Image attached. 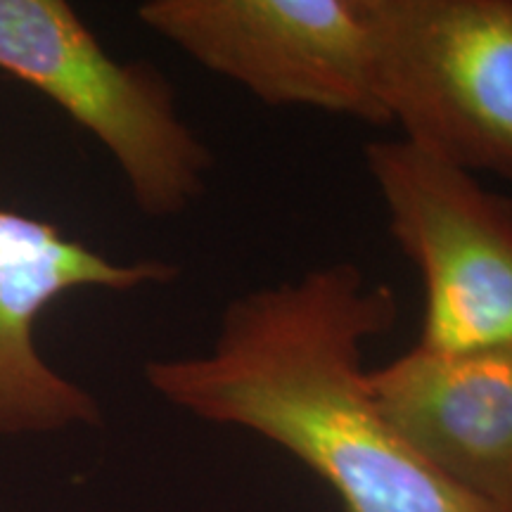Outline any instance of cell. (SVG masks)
Wrapping results in <instances>:
<instances>
[{
    "instance_id": "obj_1",
    "label": "cell",
    "mask_w": 512,
    "mask_h": 512,
    "mask_svg": "<svg viewBox=\"0 0 512 512\" xmlns=\"http://www.w3.org/2000/svg\"><path fill=\"white\" fill-rule=\"evenodd\" d=\"M399 318L389 285L351 261L238 294L207 354L145 363L166 403L259 434L309 467L344 512H486L403 441L363 368V347Z\"/></svg>"
},
{
    "instance_id": "obj_2",
    "label": "cell",
    "mask_w": 512,
    "mask_h": 512,
    "mask_svg": "<svg viewBox=\"0 0 512 512\" xmlns=\"http://www.w3.org/2000/svg\"><path fill=\"white\" fill-rule=\"evenodd\" d=\"M0 69L86 128L110 152L133 204L176 219L207 192L214 155L147 62H119L64 0H0Z\"/></svg>"
},
{
    "instance_id": "obj_3",
    "label": "cell",
    "mask_w": 512,
    "mask_h": 512,
    "mask_svg": "<svg viewBox=\"0 0 512 512\" xmlns=\"http://www.w3.org/2000/svg\"><path fill=\"white\" fill-rule=\"evenodd\" d=\"M377 91L406 143L512 183V0H363Z\"/></svg>"
},
{
    "instance_id": "obj_4",
    "label": "cell",
    "mask_w": 512,
    "mask_h": 512,
    "mask_svg": "<svg viewBox=\"0 0 512 512\" xmlns=\"http://www.w3.org/2000/svg\"><path fill=\"white\" fill-rule=\"evenodd\" d=\"M363 162L389 233L425 290L418 347L512 344V197L403 138L373 140Z\"/></svg>"
},
{
    "instance_id": "obj_5",
    "label": "cell",
    "mask_w": 512,
    "mask_h": 512,
    "mask_svg": "<svg viewBox=\"0 0 512 512\" xmlns=\"http://www.w3.org/2000/svg\"><path fill=\"white\" fill-rule=\"evenodd\" d=\"M138 19L268 107L389 126L363 0H147Z\"/></svg>"
},
{
    "instance_id": "obj_6",
    "label": "cell",
    "mask_w": 512,
    "mask_h": 512,
    "mask_svg": "<svg viewBox=\"0 0 512 512\" xmlns=\"http://www.w3.org/2000/svg\"><path fill=\"white\" fill-rule=\"evenodd\" d=\"M178 278L169 261H112L53 223L0 209V439L95 427V396L41 356L36 323L55 299L83 287L131 292Z\"/></svg>"
},
{
    "instance_id": "obj_7",
    "label": "cell",
    "mask_w": 512,
    "mask_h": 512,
    "mask_svg": "<svg viewBox=\"0 0 512 512\" xmlns=\"http://www.w3.org/2000/svg\"><path fill=\"white\" fill-rule=\"evenodd\" d=\"M368 384L389 425L432 472L486 512H512V344H415L368 370Z\"/></svg>"
}]
</instances>
